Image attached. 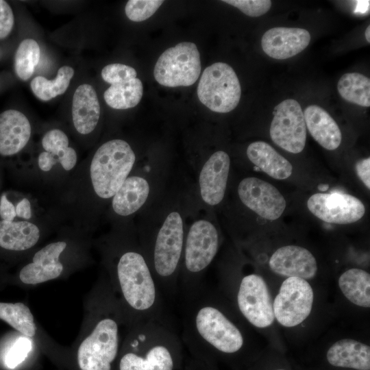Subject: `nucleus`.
<instances>
[{"label": "nucleus", "instance_id": "nucleus-19", "mask_svg": "<svg viewBox=\"0 0 370 370\" xmlns=\"http://www.w3.org/2000/svg\"><path fill=\"white\" fill-rule=\"evenodd\" d=\"M41 144L45 150L38 158V167L41 171L48 172L57 163H60L65 171L75 167L77 161V153L69 146V138L62 130H49L43 136Z\"/></svg>", "mask_w": 370, "mask_h": 370}, {"label": "nucleus", "instance_id": "nucleus-2", "mask_svg": "<svg viewBox=\"0 0 370 370\" xmlns=\"http://www.w3.org/2000/svg\"><path fill=\"white\" fill-rule=\"evenodd\" d=\"M183 343L172 325L157 321L135 324L119 362V370H182Z\"/></svg>", "mask_w": 370, "mask_h": 370}, {"label": "nucleus", "instance_id": "nucleus-42", "mask_svg": "<svg viewBox=\"0 0 370 370\" xmlns=\"http://www.w3.org/2000/svg\"><path fill=\"white\" fill-rule=\"evenodd\" d=\"M319 188L320 190H327V188H328V186H327V185H325V186L323 185V186H319Z\"/></svg>", "mask_w": 370, "mask_h": 370}, {"label": "nucleus", "instance_id": "nucleus-17", "mask_svg": "<svg viewBox=\"0 0 370 370\" xmlns=\"http://www.w3.org/2000/svg\"><path fill=\"white\" fill-rule=\"evenodd\" d=\"M66 247V242L58 241L49 243L38 251L32 262L21 270V281L26 284H36L59 277L63 271L59 257Z\"/></svg>", "mask_w": 370, "mask_h": 370}, {"label": "nucleus", "instance_id": "nucleus-10", "mask_svg": "<svg viewBox=\"0 0 370 370\" xmlns=\"http://www.w3.org/2000/svg\"><path fill=\"white\" fill-rule=\"evenodd\" d=\"M313 301V290L307 280L287 278L273 301L275 319L284 327H295L308 317Z\"/></svg>", "mask_w": 370, "mask_h": 370}, {"label": "nucleus", "instance_id": "nucleus-24", "mask_svg": "<svg viewBox=\"0 0 370 370\" xmlns=\"http://www.w3.org/2000/svg\"><path fill=\"white\" fill-rule=\"evenodd\" d=\"M247 156L256 166L274 179L285 180L292 174L291 162L264 141L251 143L247 149Z\"/></svg>", "mask_w": 370, "mask_h": 370}, {"label": "nucleus", "instance_id": "nucleus-7", "mask_svg": "<svg viewBox=\"0 0 370 370\" xmlns=\"http://www.w3.org/2000/svg\"><path fill=\"white\" fill-rule=\"evenodd\" d=\"M200 73V53L192 42H182L165 50L153 70L155 79L167 87L191 86Z\"/></svg>", "mask_w": 370, "mask_h": 370}, {"label": "nucleus", "instance_id": "nucleus-18", "mask_svg": "<svg viewBox=\"0 0 370 370\" xmlns=\"http://www.w3.org/2000/svg\"><path fill=\"white\" fill-rule=\"evenodd\" d=\"M32 134L27 117L16 109L0 113V156L12 157L27 145Z\"/></svg>", "mask_w": 370, "mask_h": 370}, {"label": "nucleus", "instance_id": "nucleus-32", "mask_svg": "<svg viewBox=\"0 0 370 370\" xmlns=\"http://www.w3.org/2000/svg\"><path fill=\"white\" fill-rule=\"evenodd\" d=\"M163 2L162 0H130L125 7V15L132 21H143L150 18Z\"/></svg>", "mask_w": 370, "mask_h": 370}, {"label": "nucleus", "instance_id": "nucleus-20", "mask_svg": "<svg viewBox=\"0 0 370 370\" xmlns=\"http://www.w3.org/2000/svg\"><path fill=\"white\" fill-rule=\"evenodd\" d=\"M71 114L73 125L79 134H88L95 129L101 108L97 92L90 84H82L75 89Z\"/></svg>", "mask_w": 370, "mask_h": 370}, {"label": "nucleus", "instance_id": "nucleus-15", "mask_svg": "<svg viewBox=\"0 0 370 370\" xmlns=\"http://www.w3.org/2000/svg\"><path fill=\"white\" fill-rule=\"evenodd\" d=\"M269 265L273 273L280 276L306 280L313 278L318 269L313 254L307 249L294 245L275 250L269 259Z\"/></svg>", "mask_w": 370, "mask_h": 370}, {"label": "nucleus", "instance_id": "nucleus-4", "mask_svg": "<svg viewBox=\"0 0 370 370\" xmlns=\"http://www.w3.org/2000/svg\"><path fill=\"white\" fill-rule=\"evenodd\" d=\"M219 235L208 220L194 221L185 235L180 264L178 289L182 301L191 299L204 287L203 275L215 258Z\"/></svg>", "mask_w": 370, "mask_h": 370}, {"label": "nucleus", "instance_id": "nucleus-33", "mask_svg": "<svg viewBox=\"0 0 370 370\" xmlns=\"http://www.w3.org/2000/svg\"><path fill=\"white\" fill-rule=\"evenodd\" d=\"M136 70L128 65L113 63L105 66L101 72L102 79L110 85L128 82L136 78Z\"/></svg>", "mask_w": 370, "mask_h": 370}, {"label": "nucleus", "instance_id": "nucleus-8", "mask_svg": "<svg viewBox=\"0 0 370 370\" xmlns=\"http://www.w3.org/2000/svg\"><path fill=\"white\" fill-rule=\"evenodd\" d=\"M119 348V322L111 317L101 318L79 347V367L82 370H112Z\"/></svg>", "mask_w": 370, "mask_h": 370}, {"label": "nucleus", "instance_id": "nucleus-35", "mask_svg": "<svg viewBox=\"0 0 370 370\" xmlns=\"http://www.w3.org/2000/svg\"><path fill=\"white\" fill-rule=\"evenodd\" d=\"M238 9L247 16L258 17L267 13L271 6L269 0H224L222 1Z\"/></svg>", "mask_w": 370, "mask_h": 370}, {"label": "nucleus", "instance_id": "nucleus-38", "mask_svg": "<svg viewBox=\"0 0 370 370\" xmlns=\"http://www.w3.org/2000/svg\"><path fill=\"white\" fill-rule=\"evenodd\" d=\"M356 174L365 186L370 188V158H366L357 162Z\"/></svg>", "mask_w": 370, "mask_h": 370}, {"label": "nucleus", "instance_id": "nucleus-16", "mask_svg": "<svg viewBox=\"0 0 370 370\" xmlns=\"http://www.w3.org/2000/svg\"><path fill=\"white\" fill-rule=\"evenodd\" d=\"M305 29L278 27L267 30L262 37L264 52L274 59L284 60L305 49L310 41Z\"/></svg>", "mask_w": 370, "mask_h": 370}, {"label": "nucleus", "instance_id": "nucleus-36", "mask_svg": "<svg viewBox=\"0 0 370 370\" xmlns=\"http://www.w3.org/2000/svg\"><path fill=\"white\" fill-rule=\"evenodd\" d=\"M14 25V15L10 5L0 0V40L8 38Z\"/></svg>", "mask_w": 370, "mask_h": 370}, {"label": "nucleus", "instance_id": "nucleus-43", "mask_svg": "<svg viewBox=\"0 0 370 370\" xmlns=\"http://www.w3.org/2000/svg\"><path fill=\"white\" fill-rule=\"evenodd\" d=\"M2 53H3L2 50L0 49V58H1V56H2Z\"/></svg>", "mask_w": 370, "mask_h": 370}, {"label": "nucleus", "instance_id": "nucleus-34", "mask_svg": "<svg viewBox=\"0 0 370 370\" xmlns=\"http://www.w3.org/2000/svg\"><path fill=\"white\" fill-rule=\"evenodd\" d=\"M32 347V341L27 337H20L8 352L5 362L8 367L14 369L23 362Z\"/></svg>", "mask_w": 370, "mask_h": 370}, {"label": "nucleus", "instance_id": "nucleus-40", "mask_svg": "<svg viewBox=\"0 0 370 370\" xmlns=\"http://www.w3.org/2000/svg\"><path fill=\"white\" fill-rule=\"evenodd\" d=\"M182 370H216L214 365L190 358L184 364Z\"/></svg>", "mask_w": 370, "mask_h": 370}, {"label": "nucleus", "instance_id": "nucleus-39", "mask_svg": "<svg viewBox=\"0 0 370 370\" xmlns=\"http://www.w3.org/2000/svg\"><path fill=\"white\" fill-rule=\"evenodd\" d=\"M16 214L20 218L29 219L32 217L31 204L27 198L21 199L15 207Z\"/></svg>", "mask_w": 370, "mask_h": 370}, {"label": "nucleus", "instance_id": "nucleus-11", "mask_svg": "<svg viewBox=\"0 0 370 370\" xmlns=\"http://www.w3.org/2000/svg\"><path fill=\"white\" fill-rule=\"evenodd\" d=\"M273 114L269 130L273 142L288 152H301L306 145V126L299 103L286 99L275 108Z\"/></svg>", "mask_w": 370, "mask_h": 370}, {"label": "nucleus", "instance_id": "nucleus-37", "mask_svg": "<svg viewBox=\"0 0 370 370\" xmlns=\"http://www.w3.org/2000/svg\"><path fill=\"white\" fill-rule=\"evenodd\" d=\"M16 217L15 206L8 199L6 195L0 197V217L3 221H13Z\"/></svg>", "mask_w": 370, "mask_h": 370}, {"label": "nucleus", "instance_id": "nucleus-3", "mask_svg": "<svg viewBox=\"0 0 370 370\" xmlns=\"http://www.w3.org/2000/svg\"><path fill=\"white\" fill-rule=\"evenodd\" d=\"M185 231L184 220L176 210L168 213L156 232L145 238L142 249L164 299L179 295L178 280Z\"/></svg>", "mask_w": 370, "mask_h": 370}, {"label": "nucleus", "instance_id": "nucleus-28", "mask_svg": "<svg viewBox=\"0 0 370 370\" xmlns=\"http://www.w3.org/2000/svg\"><path fill=\"white\" fill-rule=\"evenodd\" d=\"M74 73L71 66H63L58 69L56 77L53 79L49 80L41 75L35 77L30 83V88L38 99L47 101L66 92Z\"/></svg>", "mask_w": 370, "mask_h": 370}, {"label": "nucleus", "instance_id": "nucleus-25", "mask_svg": "<svg viewBox=\"0 0 370 370\" xmlns=\"http://www.w3.org/2000/svg\"><path fill=\"white\" fill-rule=\"evenodd\" d=\"M38 227L27 221H0V247L10 251H24L40 238Z\"/></svg>", "mask_w": 370, "mask_h": 370}, {"label": "nucleus", "instance_id": "nucleus-21", "mask_svg": "<svg viewBox=\"0 0 370 370\" xmlns=\"http://www.w3.org/2000/svg\"><path fill=\"white\" fill-rule=\"evenodd\" d=\"M326 359L335 367L370 370V347L352 338H343L329 347Z\"/></svg>", "mask_w": 370, "mask_h": 370}, {"label": "nucleus", "instance_id": "nucleus-12", "mask_svg": "<svg viewBox=\"0 0 370 370\" xmlns=\"http://www.w3.org/2000/svg\"><path fill=\"white\" fill-rule=\"evenodd\" d=\"M310 212L323 221L334 224H349L359 221L365 207L357 197L343 193H315L307 201Z\"/></svg>", "mask_w": 370, "mask_h": 370}, {"label": "nucleus", "instance_id": "nucleus-13", "mask_svg": "<svg viewBox=\"0 0 370 370\" xmlns=\"http://www.w3.org/2000/svg\"><path fill=\"white\" fill-rule=\"evenodd\" d=\"M241 201L249 209L267 220H276L286 208V200L271 184L255 177L243 179L238 186Z\"/></svg>", "mask_w": 370, "mask_h": 370}, {"label": "nucleus", "instance_id": "nucleus-1", "mask_svg": "<svg viewBox=\"0 0 370 370\" xmlns=\"http://www.w3.org/2000/svg\"><path fill=\"white\" fill-rule=\"evenodd\" d=\"M183 304L181 339L191 357L214 365L219 358H235L243 352L242 329L213 295L203 287Z\"/></svg>", "mask_w": 370, "mask_h": 370}, {"label": "nucleus", "instance_id": "nucleus-41", "mask_svg": "<svg viewBox=\"0 0 370 370\" xmlns=\"http://www.w3.org/2000/svg\"><path fill=\"white\" fill-rule=\"evenodd\" d=\"M369 32H370V26L369 25L366 30H365V38H366V40L369 43L370 42V34H369Z\"/></svg>", "mask_w": 370, "mask_h": 370}, {"label": "nucleus", "instance_id": "nucleus-6", "mask_svg": "<svg viewBox=\"0 0 370 370\" xmlns=\"http://www.w3.org/2000/svg\"><path fill=\"white\" fill-rule=\"evenodd\" d=\"M197 93L201 103L211 111L227 113L238 106L241 88L235 71L229 64L215 62L203 71Z\"/></svg>", "mask_w": 370, "mask_h": 370}, {"label": "nucleus", "instance_id": "nucleus-29", "mask_svg": "<svg viewBox=\"0 0 370 370\" xmlns=\"http://www.w3.org/2000/svg\"><path fill=\"white\" fill-rule=\"evenodd\" d=\"M340 95L346 101L360 106H370V80L362 74H344L337 84Z\"/></svg>", "mask_w": 370, "mask_h": 370}, {"label": "nucleus", "instance_id": "nucleus-14", "mask_svg": "<svg viewBox=\"0 0 370 370\" xmlns=\"http://www.w3.org/2000/svg\"><path fill=\"white\" fill-rule=\"evenodd\" d=\"M230 169V158L224 151L212 153L202 166L199 175L200 196L204 203L214 206L225 196Z\"/></svg>", "mask_w": 370, "mask_h": 370}, {"label": "nucleus", "instance_id": "nucleus-5", "mask_svg": "<svg viewBox=\"0 0 370 370\" xmlns=\"http://www.w3.org/2000/svg\"><path fill=\"white\" fill-rule=\"evenodd\" d=\"M136 162L130 145L122 139L103 143L95 152L90 164V177L95 194L101 199L112 198Z\"/></svg>", "mask_w": 370, "mask_h": 370}, {"label": "nucleus", "instance_id": "nucleus-26", "mask_svg": "<svg viewBox=\"0 0 370 370\" xmlns=\"http://www.w3.org/2000/svg\"><path fill=\"white\" fill-rule=\"evenodd\" d=\"M338 286L345 298L353 304L370 307V275L358 268H351L343 272L338 281Z\"/></svg>", "mask_w": 370, "mask_h": 370}, {"label": "nucleus", "instance_id": "nucleus-30", "mask_svg": "<svg viewBox=\"0 0 370 370\" xmlns=\"http://www.w3.org/2000/svg\"><path fill=\"white\" fill-rule=\"evenodd\" d=\"M40 57V49L36 40L25 38L18 45L14 56V71L22 81L28 80L34 74Z\"/></svg>", "mask_w": 370, "mask_h": 370}, {"label": "nucleus", "instance_id": "nucleus-31", "mask_svg": "<svg viewBox=\"0 0 370 370\" xmlns=\"http://www.w3.org/2000/svg\"><path fill=\"white\" fill-rule=\"evenodd\" d=\"M0 319L28 337L36 334L34 317L29 308L23 303L0 302Z\"/></svg>", "mask_w": 370, "mask_h": 370}, {"label": "nucleus", "instance_id": "nucleus-27", "mask_svg": "<svg viewBox=\"0 0 370 370\" xmlns=\"http://www.w3.org/2000/svg\"><path fill=\"white\" fill-rule=\"evenodd\" d=\"M143 94V83L140 79L135 78L121 84L110 85L105 90L103 98L110 108L126 110L137 106Z\"/></svg>", "mask_w": 370, "mask_h": 370}, {"label": "nucleus", "instance_id": "nucleus-44", "mask_svg": "<svg viewBox=\"0 0 370 370\" xmlns=\"http://www.w3.org/2000/svg\"><path fill=\"white\" fill-rule=\"evenodd\" d=\"M276 370H286L284 369H276Z\"/></svg>", "mask_w": 370, "mask_h": 370}, {"label": "nucleus", "instance_id": "nucleus-9", "mask_svg": "<svg viewBox=\"0 0 370 370\" xmlns=\"http://www.w3.org/2000/svg\"><path fill=\"white\" fill-rule=\"evenodd\" d=\"M235 290L236 307L251 325L265 328L273 323V300L266 282L260 275L255 273L243 275Z\"/></svg>", "mask_w": 370, "mask_h": 370}, {"label": "nucleus", "instance_id": "nucleus-22", "mask_svg": "<svg viewBox=\"0 0 370 370\" xmlns=\"http://www.w3.org/2000/svg\"><path fill=\"white\" fill-rule=\"evenodd\" d=\"M149 193L150 185L145 177L129 175L112 197V209L119 216H130L144 206Z\"/></svg>", "mask_w": 370, "mask_h": 370}, {"label": "nucleus", "instance_id": "nucleus-23", "mask_svg": "<svg viewBox=\"0 0 370 370\" xmlns=\"http://www.w3.org/2000/svg\"><path fill=\"white\" fill-rule=\"evenodd\" d=\"M303 112L306 126L312 138L328 150L337 149L341 143L342 135L333 118L317 105L308 106Z\"/></svg>", "mask_w": 370, "mask_h": 370}]
</instances>
